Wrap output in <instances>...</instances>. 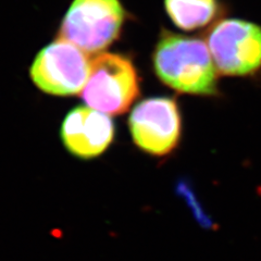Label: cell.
Segmentation results:
<instances>
[{
	"mask_svg": "<svg viewBox=\"0 0 261 261\" xmlns=\"http://www.w3.org/2000/svg\"><path fill=\"white\" fill-rule=\"evenodd\" d=\"M158 79L174 91L211 96L218 93V69L203 40L163 31L152 54Z\"/></svg>",
	"mask_w": 261,
	"mask_h": 261,
	"instance_id": "cell-1",
	"label": "cell"
},
{
	"mask_svg": "<svg viewBox=\"0 0 261 261\" xmlns=\"http://www.w3.org/2000/svg\"><path fill=\"white\" fill-rule=\"evenodd\" d=\"M138 94V75L132 61L119 54L101 53L91 61L81 97L87 107L116 116L127 111Z\"/></svg>",
	"mask_w": 261,
	"mask_h": 261,
	"instance_id": "cell-2",
	"label": "cell"
},
{
	"mask_svg": "<svg viewBox=\"0 0 261 261\" xmlns=\"http://www.w3.org/2000/svg\"><path fill=\"white\" fill-rule=\"evenodd\" d=\"M125 12L120 0H73L60 28V38L85 54H101L120 35Z\"/></svg>",
	"mask_w": 261,
	"mask_h": 261,
	"instance_id": "cell-3",
	"label": "cell"
},
{
	"mask_svg": "<svg viewBox=\"0 0 261 261\" xmlns=\"http://www.w3.org/2000/svg\"><path fill=\"white\" fill-rule=\"evenodd\" d=\"M207 45L220 73L244 76L261 68V27L241 19L219 21L208 33Z\"/></svg>",
	"mask_w": 261,
	"mask_h": 261,
	"instance_id": "cell-4",
	"label": "cell"
},
{
	"mask_svg": "<svg viewBox=\"0 0 261 261\" xmlns=\"http://www.w3.org/2000/svg\"><path fill=\"white\" fill-rule=\"evenodd\" d=\"M89 71L91 61L86 54L59 38L39 51L30 74L34 84L46 94L72 96L83 91Z\"/></svg>",
	"mask_w": 261,
	"mask_h": 261,
	"instance_id": "cell-5",
	"label": "cell"
},
{
	"mask_svg": "<svg viewBox=\"0 0 261 261\" xmlns=\"http://www.w3.org/2000/svg\"><path fill=\"white\" fill-rule=\"evenodd\" d=\"M129 130L138 148L152 156L172 151L181 136V114L176 102L167 97H152L130 112Z\"/></svg>",
	"mask_w": 261,
	"mask_h": 261,
	"instance_id": "cell-6",
	"label": "cell"
},
{
	"mask_svg": "<svg viewBox=\"0 0 261 261\" xmlns=\"http://www.w3.org/2000/svg\"><path fill=\"white\" fill-rule=\"evenodd\" d=\"M114 137V124L109 114L89 107H76L64 118L61 138L73 156L92 159L100 156Z\"/></svg>",
	"mask_w": 261,
	"mask_h": 261,
	"instance_id": "cell-7",
	"label": "cell"
},
{
	"mask_svg": "<svg viewBox=\"0 0 261 261\" xmlns=\"http://www.w3.org/2000/svg\"><path fill=\"white\" fill-rule=\"evenodd\" d=\"M165 8L174 25L189 32L207 27L220 11L218 0H165Z\"/></svg>",
	"mask_w": 261,
	"mask_h": 261,
	"instance_id": "cell-8",
	"label": "cell"
}]
</instances>
